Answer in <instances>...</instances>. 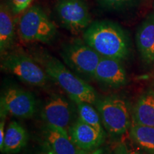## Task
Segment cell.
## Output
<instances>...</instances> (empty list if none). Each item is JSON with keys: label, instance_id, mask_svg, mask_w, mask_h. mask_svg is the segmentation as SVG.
Instances as JSON below:
<instances>
[{"label": "cell", "instance_id": "cell-14", "mask_svg": "<svg viewBox=\"0 0 154 154\" xmlns=\"http://www.w3.org/2000/svg\"><path fill=\"white\" fill-rule=\"evenodd\" d=\"M12 12L8 5L1 4L0 7V51L2 56L14 45L15 24Z\"/></svg>", "mask_w": 154, "mask_h": 154}, {"label": "cell", "instance_id": "cell-16", "mask_svg": "<svg viewBox=\"0 0 154 154\" xmlns=\"http://www.w3.org/2000/svg\"><path fill=\"white\" fill-rule=\"evenodd\" d=\"M29 140L26 130L22 125L16 121L9 124L5 132L3 148L2 152L4 154H14L19 153L26 146Z\"/></svg>", "mask_w": 154, "mask_h": 154}, {"label": "cell", "instance_id": "cell-4", "mask_svg": "<svg viewBox=\"0 0 154 154\" xmlns=\"http://www.w3.org/2000/svg\"><path fill=\"white\" fill-rule=\"evenodd\" d=\"M96 106L102 124L112 136L124 134L131 126L128 103L121 96L112 95L98 99Z\"/></svg>", "mask_w": 154, "mask_h": 154}, {"label": "cell", "instance_id": "cell-6", "mask_svg": "<svg viewBox=\"0 0 154 154\" xmlns=\"http://www.w3.org/2000/svg\"><path fill=\"white\" fill-rule=\"evenodd\" d=\"M1 67L31 86H43L48 82L44 69L26 54L15 51L2 56Z\"/></svg>", "mask_w": 154, "mask_h": 154}, {"label": "cell", "instance_id": "cell-12", "mask_svg": "<svg viewBox=\"0 0 154 154\" xmlns=\"http://www.w3.org/2000/svg\"><path fill=\"white\" fill-rule=\"evenodd\" d=\"M136 41L142 59L146 63L154 62V14L149 15L140 25Z\"/></svg>", "mask_w": 154, "mask_h": 154}, {"label": "cell", "instance_id": "cell-25", "mask_svg": "<svg viewBox=\"0 0 154 154\" xmlns=\"http://www.w3.org/2000/svg\"><path fill=\"white\" fill-rule=\"evenodd\" d=\"M90 154H103V149H99L95 150V151H94L91 153Z\"/></svg>", "mask_w": 154, "mask_h": 154}, {"label": "cell", "instance_id": "cell-5", "mask_svg": "<svg viewBox=\"0 0 154 154\" xmlns=\"http://www.w3.org/2000/svg\"><path fill=\"white\" fill-rule=\"evenodd\" d=\"M60 55L69 68L86 78L94 77L101 56L84 41L76 38L61 47Z\"/></svg>", "mask_w": 154, "mask_h": 154}, {"label": "cell", "instance_id": "cell-7", "mask_svg": "<svg viewBox=\"0 0 154 154\" xmlns=\"http://www.w3.org/2000/svg\"><path fill=\"white\" fill-rule=\"evenodd\" d=\"M75 116L74 108L64 96L54 94L49 96L42 109L41 116L46 125L69 136Z\"/></svg>", "mask_w": 154, "mask_h": 154}, {"label": "cell", "instance_id": "cell-17", "mask_svg": "<svg viewBox=\"0 0 154 154\" xmlns=\"http://www.w3.org/2000/svg\"><path fill=\"white\" fill-rule=\"evenodd\" d=\"M130 137L140 149L154 154V127L132 123Z\"/></svg>", "mask_w": 154, "mask_h": 154}, {"label": "cell", "instance_id": "cell-21", "mask_svg": "<svg viewBox=\"0 0 154 154\" xmlns=\"http://www.w3.org/2000/svg\"><path fill=\"white\" fill-rule=\"evenodd\" d=\"M5 119H1V123H0V149H1V151L3 148V143L5 137Z\"/></svg>", "mask_w": 154, "mask_h": 154}, {"label": "cell", "instance_id": "cell-11", "mask_svg": "<svg viewBox=\"0 0 154 154\" xmlns=\"http://www.w3.org/2000/svg\"><path fill=\"white\" fill-rule=\"evenodd\" d=\"M72 141L79 149L86 152L94 151L104 142L106 134L78 118L69 131Z\"/></svg>", "mask_w": 154, "mask_h": 154}, {"label": "cell", "instance_id": "cell-19", "mask_svg": "<svg viewBox=\"0 0 154 154\" xmlns=\"http://www.w3.org/2000/svg\"><path fill=\"white\" fill-rule=\"evenodd\" d=\"M140 0H96L103 7L115 10L130 9L137 6Z\"/></svg>", "mask_w": 154, "mask_h": 154}, {"label": "cell", "instance_id": "cell-24", "mask_svg": "<svg viewBox=\"0 0 154 154\" xmlns=\"http://www.w3.org/2000/svg\"><path fill=\"white\" fill-rule=\"evenodd\" d=\"M130 154H151L144 151L143 150H137V149H131L129 150Z\"/></svg>", "mask_w": 154, "mask_h": 154}, {"label": "cell", "instance_id": "cell-13", "mask_svg": "<svg viewBox=\"0 0 154 154\" xmlns=\"http://www.w3.org/2000/svg\"><path fill=\"white\" fill-rule=\"evenodd\" d=\"M43 142L57 154H88L76 146L70 136L47 125L43 131Z\"/></svg>", "mask_w": 154, "mask_h": 154}, {"label": "cell", "instance_id": "cell-1", "mask_svg": "<svg viewBox=\"0 0 154 154\" xmlns=\"http://www.w3.org/2000/svg\"><path fill=\"white\" fill-rule=\"evenodd\" d=\"M84 41L101 57L122 61L130 53V40L125 30L111 21L91 23L84 31Z\"/></svg>", "mask_w": 154, "mask_h": 154}, {"label": "cell", "instance_id": "cell-10", "mask_svg": "<svg viewBox=\"0 0 154 154\" xmlns=\"http://www.w3.org/2000/svg\"><path fill=\"white\" fill-rule=\"evenodd\" d=\"M94 78L111 88L121 87L128 82L126 72L121 61L105 57H101Z\"/></svg>", "mask_w": 154, "mask_h": 154}, {"label": "cell", "instance_id": "cell-3", "mask_svg": "<svg viewBox=\"0 0 154 154\" xmlns=\"http://www.w3.org/2000/svg\"><path fill=\"white\" fill-rule=\"evenodd\" d=\"M17 32L22 41L42 43L52 41L57 33L54 24L38 6L31 7L21 16Z\"/></svg>", "mask_w": 154, "mask_h": 154}, {"label": "cell", "instance_id": "cell-15", "mask_svg": "<svg viewBox=\"0 0 154 154\" xmlns=\"http://www.w3.org/2000/svg\"><path fill=\"white\" fill-rule=\"evenodd\" d=\"M134 124L154 127V91L149 89L138 98L132 113Z\"/></svg>", "mask_w": 154, "mask_h": 154}, {"label": "cell", "instance_id": "cell-9", "mask_svg": "<svg viewBox=\"0 0 154 154\" xmlns=\"http://www.w3.org/2000/svg\"><path fill=\"white\" fill-rule=\"evenodd\" d=\"M56 10L61 24L73 34L85 31L91 24V17L84 0H59Z\"/></svg>", "mask_w": 154, "mask_h": 154}, {"label": "cell", "instance_id": "cell-23", "mask_svg": "<svg viewBox=\"0 0 154 154\" xmlns=\"http://www.w3.org/2000/svg\"><path fill=\"white\" fill-rule=\"evenodd\" d=\"M36 154H57L54 151H53L47 144L45 143H42V147L37 151Z\"/></svg>", "mask_w": 154, "mask_h": 154}, {"label": "cell", "instance_id": "cell-20", "mask_svg": "<svg viewBox=\"0 0 154 154\" xmlns=\"http://www.w3.org/2000/svg\"><path fill=\"white\" fill-rule=\"evenodd\" d=\"M33 0H9V6L14 15L19 14L26 10Z\"/></svg>", "mask_w": 154, "mask_h": 154}, {"label": "cell", "instance_id": "cell-2", "mask_svg": "<svg viewBox=\"0 0 154 154\" xmlns=\"http://www.w3.org/2000/svg\"><path fill=\"white\" fill-rule=\"evenodd\" d=\"M40 63L48 76L54 81L74 103L82 101L96 105L98 98L94 88L69 71L59 59L45 55L42 57Z\"/></svg>", "mask_w": 154, "mask_h": 154}, {"label": "cell", "instance_id": "cell-22", "mask_svg": "<svg viewBox=\"0 0 154 154\" xmlns=\"http://www.w3.org/2000/svg\"><path fill=\"white\" fill-rule=\"evenodd\" d=\"M115 154H130V152L126 143H121L116 148Z\"/></svg>", "mask_w": 154, "mask_h": 154}, {"label": "cell", "instance_id": "cell-8", "mask_svg": "<svg viewBox=\"0 0 154 154\" xmlns=\"http://www.w3.org/2000/svg\"><path fill=\"white\" fill-rule=\"evenodd\" d=\"M36 102L31 92L19 87H9L2 93L0 99V116L5 119L7 115L21 119L33 116Z\"/></svg>", "mask_w": 154, "mask_h": 154}, {"label": "cell", "instance_id": "cell-18", "mask_svg": "<svg viewBox=\"0 0 154 154\" xmlns=\"http://www.w3.org/2000/svg\"><path fill=\"white\" fill-rule=\"evenodd\" d=\"M74 103H76L77 106L79 118L87 124L94 127L98 131L105 134L101 124V120L99 113L92 107L91 104L82 101H79Z\"/></svg>", "mask_w": 154, "mask_h": 154}]
</instances>
